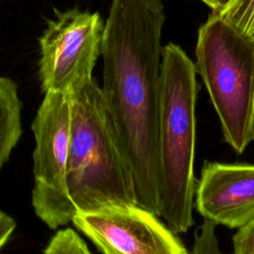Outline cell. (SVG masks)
Segmentation results:
<instances>
[{"mask_svg":"<svg viewBox=\"0 0 254 254\" xmlns=\"http://www.w3.org/2000/svg\"><path fill=\"white\" fill-rule=\"evenodd\" d=\"M22 108L16 81L0 75V172L21 138Z\"/></svg>","mask_w":254,"mask_h":254,"instance_id":"9","label":"cell"},{"mask_svg":"<svg viewBox=\"0 0 254 254\" xmlns=\"http://www.w3.org/2000/svg\"><path fill=\"white\" fill-rule=\"evenodd\" d=\"M237 229L232 238L234 253L254 254V219Z\"/></svg>","mask_w":254,"mask_h":254,"instance_id":"12","label":"cell"},{"mask_svg":"<svg viewBox=\"0 0 254 254\" xmlns=\"http://www.w3.org/2000/svg\"><path fill=\"white\" fill-rule=\"evenodd\" d=\"M17 223L13 217L1 211L0 213V250L9 241L11 235L16 229Z\"/></svg>","mask_w":254,"mask_h":254,"instance_id":"14","label":"cell"},{"mask_svg":"<svg viewBox=\"0 0 254 254\" xmlns=\"http://www.w3.org/2000/svg\"><path fill=\"white\" fill-rule=\"evenodd\" d=\"M31 128L35 139L32 206L48 227L57 230L75 214L66 186L70 95L46 92Z\"/></svg>","mask_w":254,"mask_h":254,"instance_id":"5","label":"cell"},{"mask_svg":"<svg viewBox=\"0 0 254 254\" xmlns=\"http://www.w3.org/2000/svg\"><path fill=\"white\" fill-rule=\"evenodd\" d=\"M194 198L198 213L213 224L245 225L254 219V165L205 161Z\"/></svg>","mask_w":254,"mask_h":254,"instance_id":"8","label":"cell"},{"mask_svg":"<svg viewBox=\"0 0 254 254\" xmlns=\"http://www.w3.org/2000/svg\"><path fill=\"white\" fill-rule=\"evenodd\" d=\"M71 222L104 254L188 253L177 233L138 204L77 211Z\"/></svg>","mask_w":254,"mask_h":254,"instance_id":"7","label":"cell"},{"mask_svg":"<svg viewBox=\"0 0 254 254\" xmlns=\"http://www.w3.org/2000/svg\"><path fill=\"white\" fill-rule=\"evenodd\" d=\"M0 213H1V210H0Z\"/></svg>","mask_w":254,"mask_h":254,"instance_id":"16","label":"cell"},{"mask_svg":"<svg viewBox=\"0 0 254 254\" xmlns=\"http://www.w3.org/2000/svg\"><path fill=\"white\" fill-rule=\"evenodd\" d=\"M46 254H88L86 242L72 228H62L50 239L44 248Z\"/></svg>","mask_w":254,"mask_h":254,"instance_id":"11","label":"cell"},{"mask_svg":"<svg viewBox=\"0 0 254 254\" xmlns=\"http://www.w3.org/2000/svg\"><path fill=\"white\" fill-rule=\"evenodd\" d=\"M217 13L254 43V0H229Z\"/></svg>","mask_w":254,"mask_h":254,"instance_id":"10","label":"cell"},{"mask_svg":"<svg viewBox=\"0 0 254 254\" xmlns=\"http://www.w3.org/2000/svg\"><path fill=\"white\" fill-rule=\"evenodd\" d=\"M204 222L205 223L201 227L202 230L200 231V235L196 237L193 252H205V242H207V246L210 252H212L210 246L216 248V240L213 235V227L215 226V224L206 219H204Z\"/></svg>","mask_w":254,"mask_h":254,"instance_id":"13","label":"cell"},{"mask_svg":"<svg viewBox=\"0 0 254 254\" xmlns=\"http://www.w3.org/2000/svg\"><path fill=\"white\" fill-rule=\"evenodd\" d=\"M201 1L204 2L208 7H210L212 11L218 12L227 4L229 0H201Z\"/></svg>","mask_w":254,"mask_h":254,"instance_id":"15","label":"cell"},{"mask_svg":"<svg viewBox=\"0 0 254 254\" xmlns=\"http://www.w3.org/2000/svg\"><path fill=\"white\" fill-rule=\"evenodd\" d=\"M165 20L162 0H112L100 55V88L133 174L137 204L158 216L157 131Z\"/></svg>","mask_w":254,"mask_h":254,"instance_id":"1","label":"cell"},{"mask_svg":"<svg viewBox=\"0 0 254 254\" xmlns=\"http://www.w3.org/2000/svg\"><path fill=\"white\" fill-rule=\"evenodd\" d=\"M193 62L177 44L162 49L157 131L160 216L175 233L192 225L195 179V102L198 83Z\"/></svg>","mask_w":254,"mask_h":254,"instance_id":"2","label":"cell"},{"mask_svg":"<svg viewBox=\"0 0 254 254\" xmlns=\"http://www.w3.org/2000/svg\"><path fill=\"white\" fill-rule=\"evenodd\" d=\"M195 58L223 139L242 154L254 142V43L212 11L198 29Z\"/></svg>","mask_w":254,"mask_h":254,"instance_id":"4","label":"cell"},{"mask_svg":"<svg viewBox=\"0 0 254 254\" xmlns=\"http://www.w3.org/2000/svg\"><path fill=\"white\" fill-rule=\"evenodd\" d=\"M104 23L97 12L56 10L39 38L41 89L71 95L93 76Z\"/></svg>","mask_w":254,"mask_h":254,"instance_id":"6","label":"cell"},{"mask_svg":"<svg viewBox=\"0 0 254 254\" xmlns=\"http://www.w3.org/2000/svg\"><path fill=\"white\" fill-rule=\"evenodd\" d=\"M66 186L75 213L137 204L130 165L94 78L70 95Z\"/></svg>","mask_w":254,"mask_h":254,"instance_id":"3","label":"cell"}]
</instances>
